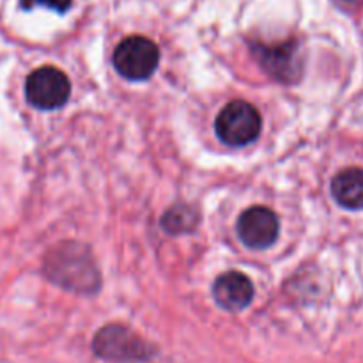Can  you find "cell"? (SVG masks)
<instances>
[{
	"mask_svg": "<svg viewBox=\"0 0 363 363\" xmlns=\"http://www.w3.org/2000/svg\"><path fill=\"white\" fill-rule=\"evenodd\" d=\"M46 273L52 282L77 293H94L99 287V273L89 250L78 243H62L46 259Z\"/></svg>",
	"mask_w": 363,
	"mask_h": 363,
	"instance_id": "6da1fadb",
	"label": "cell"
},
{
	"mask_svg": "<svg viewBox=\"0 0 363 363\" xmlns=\"http://www.w3.org/2000/svg\"><path fill=\"white\" fill-rule=\"evenodd\" d=\"M262 128L261 113L254 105L243 99L230 101L220 110L215 130L220 140L233 147H243L259 137Z\"/></svg>",
	"mask_w": 363,
	"mask_h": 363,
	"instance_id": "7a4b0ae2",
	"label": "cell"
},
{
	"mask_svg": "<svg viewBox=\"0 0 363 363\" xmlns=\"http://www.w3.org/2000/svg\"><path fill=\"white\" fill-rule=\"evenodd\" d=\"M113 67L121 77L142 82L152 77L160 62V50L155 41L144 35H130L113 52Z\"/></svg>",
	"mask_w": 363,
	"mask_h": 363,
	"instance_id": "3957f363",
	"label": "cell"
},
{
	"mask_svg": "<svg viewBox=\"0 0 363 363\" xmlns=\"http://www.w3.org/2000/svg\"><path fill=\"white\" fill-rule=\"evenodd\" d=\"M92 347L98 357L117 362L147 360L155 353V350L137 333L117 325H110L99 330L96 333Z\"/></svg>",
	"mask_w": 363,
	"mask_h": 363,
	"instance_id": "277c9868",
	"label": "cell"
},
{
	"mask_svg": "<svg viewBox=\"0 0 363 363\" xmlns=\"http://www.w3.org/2000/svg\"><path fill=\"white\" fill-rule=\"evenodd\" d=\"M71 84L66 73L53 66H43L32 71L25 82V96L39 110H57L69 99Z\"/></svg>",
	"mask_w": 363,
	"mask_h": 363,
	"instance_id": "5b68a950",
	"label": "cell"
},
{
	"mask_svg": "<svg viewBox=\"0 0 363 363\" xmlns=\"http://www.w3.org/2000/svg\"><path fill=\"white\" fill-rule=\"evenodd\" d=\"M254 52L266 73L282 84H294L301 77L300 48L294 41L277 43V45H255Z\"/></svg>",
	"mask_w": 363,
	"mask_h": 363,
	"instance_id": "8992f818",
	"label": "cell"
},
{
	"mask_svg": "<svg viewBox=\"0 0 363 363\" xmlns=\"http://www.w3.org/2000/svg\"><path fill=\"white\" fill-rule=\"evenodd\" d=\"M280 233L279 216L264 206H254L241 213L238 220V236L254 250H264L277 241Z\"/></svg>",
	"mask_w": 363,
	"mask_h": 363,
	"instance_id": "52a82bcc",
	"label": "cell"
},
{
	"mask_svg": "<svg viewBox=\"0 0 363 363\" xmlns=\"http://www.w3.org/2000/svg\"><path fill=\"white\" fill-rule=\"evenodd\" d=\"M213 298L227 312L245 311L254 300V286L250 279L240 272L223 273L213 286Z\"/></svg>",
	"mask_w": 363,
	"mask_h": 363,
	"instance_id": "ba28073f",
	"label": "cell"
},
{
	"mask_svg": "<svg viewBox=\"0 0 363 363\" xmlns=\"http://www.w3.org/2000/svg\"><path fill=\"white\" fill-rule=\"evenodd\" d=\"M332 195L342 208L363 209V170L346 169L332 181Z\"/></svg>",
	"mask_w": 363,
	"mask_h": 363,
	"instance_id": "9c48e42d",
	"label": "cell"
},
{
	"mask_svg": "<svg viewBox=\"0 0 363 363\" xmlns=\"http://www.w3.org/2000/svg\"><path fill=\"white\" fill-rule=\"evenodd\" d=\"M199 216L191 206L179 204L172 206L169 211L163 215L162 218V227L170 234H184L190 233L197 227Z\"/></svg>",
	"mask_w": 363,
	"mask_h": 363,
	"instance_id": "30bf717a",
	"label": "cell"
},
{
	"mask_svg": "<svg viewBox=\"0 0 363 363\" xmlns=\"http://www.w3.org/2000/svg\"><path fill=\"white\" fill-rule=\"evenodd\" d=\"M23 9H34V7H46L55 13H66L71 7V0H20Z\"/></svg>",
	"mask_w": 363,
	"mask_h": 363,
	"instance_id": "8fae6325",
	"label": "cell"
},
{
	"mask_svg": "<svg viewBox=\"0 0 363 363\" xmlns=\"http://www.w3.org/2000/svg\"><path fill=\"white\" fill-rule=\"evenodd\" d=\"M335 4H339L344 9H357L358 6H362L363 0H335Z\"/></svg>",
	"mask_w": 363,
	"mask_h": 363,
	"instance_id": "7c38bea8",
	"label": "cell"
}]
</instances>
